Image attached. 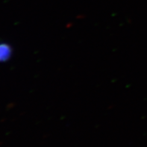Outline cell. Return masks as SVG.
I'll use <instances>...</instances> for the list:
<instances>
[{
	"mask_svg": "<svg viewBox=\"0 0 147 147\" xmlns=\"http://www.w3.org/2000/svg\"><path fill=\"white\" fill-rule=\"evenodd\" d=\"M11 55V49L5 43L0 44V61H5L9 58Z\"/></svg>",
	"mask_w": 147,
	"mask_h": 147,
	"instance_id": "6da1fadb",
	"label": "cell"
}]
</instances>
